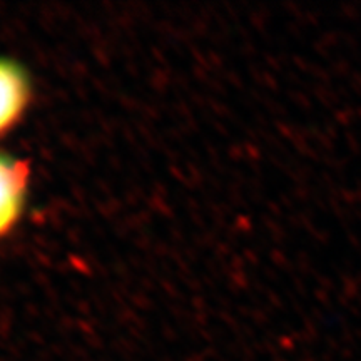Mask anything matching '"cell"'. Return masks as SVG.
Returning a JSON list of instances; mask_svg holds the SVG:
<instances>
[{
	"mask_svg": "<svg viewBox=\"0 0 361 361\" xmlns=\"http://www.w3.org/2000/svg\"><path fill=\"white\" fill-rule=\"evenodd\" d=\"M32 99V84L24 67L0 57V135L22 119Z\"/></svg>",
	"mask_w": 361,
	"mask_h": 361,
	"instance_id": "cell-2",
	"label": "cell"
},
{
	"mask_svg": "<svg viewBox=\"0 0 361 361\" xmlns=\"http://www.w3.org/2000/svg\"><path fill=\"white\" fill-rule=\"evenodd\" d=\"M30 171L24 161L0 152V236H6L24 213Z\"/></svg>",
	"mask_w": 361,
	"mask_h": 361,
	"instance_id": "cell-1",
	"label": "cell"
}]
</instances>
